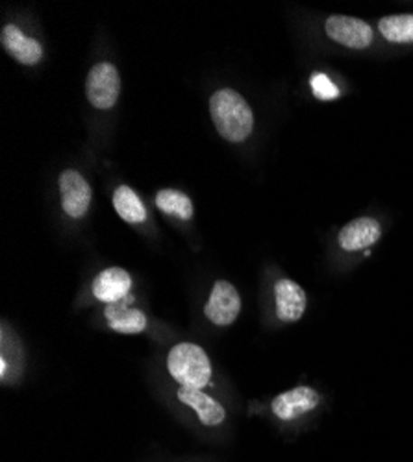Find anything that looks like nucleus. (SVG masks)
Segmentation results:
<instances>
[{
	"label": "nucleus",
	"mask_w": 413,
	"mask_h": 462,
	"mask_svg": "<svg viewBox=\"0 0 413 462\" xmlns=\"http://www.w3.org/2000/svg\"><path fill=\"white\" fill-rule=\"evenodd\" d=\"M210 113L217 132L230 143H241L252 134V109L234 89H221L211 95Z\"/></svg>",
	"instance_id": "1"
},
{
	"label": "nucleus",
	"mask_w": 413,
	"mask_h": 462,
	"mask_svg": "<svg viewBox=\"0 0 413 462\" xmlns=\"http://www.w3.org/2000/svg\"><path fill=\"white\" fill-rule=\"evenodd\" d=\"M167 370L180 387L204 389L211 381V361L193 342H178L167 356Z\"/></svg>",
	"instance_id": "2"
},
{
	"label": "nucleus",
	"mask_w": 413,
	"mask_h": 462,
	"mask_svg": "<svg viewBox=\"0 0 413 462\" xmlns=\"http://www.w3.org/2000/svg\"><path fill=\"white\" fill-rule=\"evenodd\" d=\"M121 93V76L116 65L111 63H99L95 65L86 80V95L88 100L97 109H109L114 107L119 100Z\"/></svg>",
	"instance_id": "3"
},
{
	"label": "nucleus",
	"mask_w": 413,
	"mask_h": 462,
	"mask_svg": "<svg viewBox=\"0 0 413 462\" xmlns=\"http://www.w3.org/2000/svg\"><path fill=\"white\" fill-rule=\"evenodd\" d=\"M241 313V296L238 289L230 283L219 280L211 287L208 303L204 307L206 319L219 326V328H229L232 326Z\"/></svg>",
	"instance_id": "4"
},
{
	"label": "nucleus",
	"mask_w": 413,
	"mask_h": 462,
	"mask_svg": "<svg viewBox=\"0 0 413 462\" xmlns=\"http://www.w3.org/2000/svg\"><path fill=\"white\" fill-rule=\"evenodd\" d=\"M324 32L332 42L349 49H367L372 43V28L356 17L332 15L324 23Z\"/></svg>",
	"instance_id": "5"
},
{
	"label": "nucleus",
	"mask_w": 413,
	"mask_h": 462,
	"mask_svg": "<svg viewBox=\"0 0 413 462\" xmlns=\"http://www.w3.org/2000/svg\"><path fill=\"white\" fill-rule=\"evenodd\" d=\"M60 192L63 211L70 218H82L91 206V185L77 171H63L60 176Z\"/></svg>",
	"instance_id": "6"
},
{
	"label": "nucleus",
	"mask_w": 413,
	"mask_h": 462,
	"mask_svg": "<svg viewBox=\"0 0 413 462\" xmlns=\"http://www.w3.org/2000/svg\"><path fill=\"white\" fill-rule=\"evenodd\" d=\"M319 402H321V396L314 389L296 387L278 394L271 403V411L278 420L291 421L314 411L319 405Z\"/></svg>",
	"instance_id": "7"
},
{
	"label": "nucleus",
	"mask_w": 413,
	"mask_h": 462,
	"mask_svg": "<svg viewBox=\"0 0 413 462\" xmlns=\"http://www.w3.org/2000/svg\"><path fill=\"white\" fill-rule=\"evenodd\" d=\"M275 301H277V317L286 324H293L303 319L308 305L305 289L287 278L277 282Z\"/></svg>",
	"instance_id": "8"
},
{
	"label": "nucleus",
	"mask_w": 413,
	"mask_h": 462,
	"mask_svg": "<svg viewBox=\"0 0 413 462\" xmlns=\"http://www.w3.org/2000/svg\"><path fill=\"white\" fill-rule=\"evenodd\" d=\"M132 289V278L121 266H111L102 271L91 285L93 296L108 305L119 303L128 298Z\"/></svg>",
	"instance_id": "9"
},
{
	"label": "nucleus",
	"mask_w": 413,
	"mask_h": 462,
	"mask_svg": "<svg viewBox=\"0 0 413 462\" xmlns=\"http://www.w3.org/2000/svg\"><path fill=\"white\" fill-rule=\"evenodd\" d=\"M178 400L192 407L199 421L206 428H219L221 423L227 420V409H224L217 400H213L210 394H206L202 389H190V387H180L176 393Z\"/></svg>",
	"instance_id": "10"
},
{
	"label": "nucleus",
	"mask_w": 413,
	"mask_h": 462,
	"mask_svg": "<svg viewBox=\"0 0 413 462\" xmlns=\"http://www.w3.org/2000/svg\"><path fill=\"white\" fill-rule=\"evenodd\" d=\"M380 236L382 227L379 220H374L371 217H361L343 226V229L340 231V237H337V243H340V246L347 252H358L372 246L380 239Z\"/></svg>",
	"instance_id": "11"
},
{
	"label": "nucleus",
	"mask_w": 413,
	"mask_h": 462,
	"mask_svg": "<svg viewBox=\"0 0 413 462\" xmlns=\"http://www.w3.org/2000/svg\"><path fill=\"white\" fill-rule=\"evenodd\" d=\"M0 42H3L5 51L23 65H35L43 58V47L40 45V42L24 35L15 24H6L3 28Z\"/></svg>",
	"instance_id": "12"
},
{
	"label": "nucleus",
	"mask_w": 413,
	"mask_h": 462,
	"mask_svg": "<svg viewBox=\"0 0 413 462\" xmlns=\"http://www.w3.org/2000/svg\"><path fill=\"white\" fill-rule=\"evenodd\" d=\"M127 300L119 303H111L106 307V320L108 326L123 335H137L143 333L148 326L146 315L139 310H134V307L125 303Z\"/></svg>",
	"instance_id": "13"
},
{
	"label": "nucleus",
	"mask_w": 413,
	"mask_h": 462,
	"mask_svg": "<svg viewBox=\"0 0 413 462\" xmlns=\"http://www.w3.org/2000/svg\"><path fill=\"white\" fill-rule=\"evenodd\" d=\"M114 208L119 217L130 224H141L146 220V209L136 190L128 185H121L114 192Z\"/></svg>",
	"instance_id": "14"
},
{
	"label": "nucleus",
	"mask_w": 413,
	"mask_h": 462,
	"mask_svg": "<svg viewBox=\"0 0 413 462\" xmlns=\"http://www.w3.org/2000/svg\"><path fill=\"white\" fill-rule=\"evenodd\" d=\"M156 206L167 215H176L182 220H190L193 217V204L192 199L183 195L182 190L176 189H164L156 195Z\"/></svg>",
	"instance_id": "15"
},
{
	"label": "nucleus",
	"mask_w": 413,
	"mask_h": 462,
	"mask_svg": "<svg viewBox=\"0 0 413 462\" xmlns=\"http://www.w3.org/2000/svg\"><path fill=\"white\" fill-rule=\"evenodd\" d=\"M382 35L391 43H413V15H390L379 21Z\"/></svg>",
	"instance_id": "16"
},
{
	"label": "nucleus",
	"mask_w": 413,
	"mask_h": 462,
	"mask_svg": "<svg viewBox=\"0 0 413 462\" xmlns=\"http://www.w3.org/2000/svg\"><path fill=\"white\" fill-rule=\"evenodd\" d=\"M310 86L314 89V95L321 100H333L340 97V89H337L326 74H314Z\"/></svg>",
	"instance_id": "17"
},
{
	"label": "nucleus",
	"mask_w": 413,
	"mask_h": 462,
	"mask_svg": "<svg viewBox=\"0 0 413 462\" xmlns=\"http://www.w3.org/2000/svg\"><path fill=\"white\" fill-rule=\"evenodd\" d=\"M0 375H3V381L8 379V361L5 356H3V359H0Z\"/></svg>",
	"instance_id": "18"
}]
</instances>
